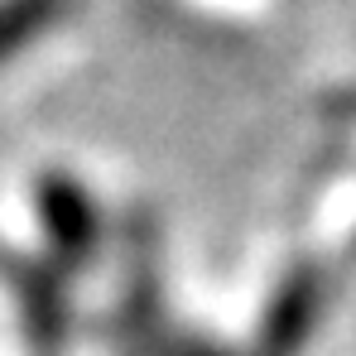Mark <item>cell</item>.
Returning <instances> with one entry per match:
<instances>
[{
	"label": "cell",
	"instance_id": "1",
	"mask_svg": "<svg viewBox=\"0 0 356 356\" xmlns=\"http://www.w3.org/2000/svg\"><path fill=\"white\" fill-rule=\"evenodd\" d=\"M39 212H44V227L49 241L63 260H82L97 241V212L87 202V193L72 183V178H44L39 183Z\"/></svg>",
	"mask_w": 356,
	"mask_h": 356
},
{
	"label": "cell",
	"instance_id": "2",
	"mask_svg": "<svg viewBox=\"0 0 356 356\" xmlns=\"http://www.w3.org/2000/svg\"><path fill=\"white\" fill-rule=\"evenodd\" d=\"M318 318V275L313 270H294L280 294L265 313V327H260V356H294L308 337Z\"/></svg>",
	"mask_w": 356,
	"mask_h": 356
},
{
	"label": "cell",
	"instance_id": "3",
	"mask_svg": "<svg viewBox=\"0 0 356 356\" xmlns=\"http://www.w3.org/2000/svg\"><path fill=\"white\" fill-rule=\"evenodd\" d=\"M10 280L19 289L24 303V318H29V332L39 347H58L63 342V303H58V284L44 275V270H19L10 265Z\"/></svg>",
	"mask_w": 356,
	"mask_h": 356
},
{
	"label": "cell",
	"instance_id": "4",
	"mask_svg": "<svg viewBox=\"0 0 356 356\" xmlns=\"http://www.w3.org/2000/svg\"><path fill=\"white\" fill-rule=\"evenodd\" d=\"M67 0H5L0 5V58L15 54L24 39H34Z\"/></svg>",
	"mask_w": 356,
	"mask_h": 356
},
{
	"label": "cell",
	"instance_id": "5",
	"mask_svg": "<svg viewBox=\"0 0 356 356\" xmlns=\"http://www.w3.org/2000/svg\"><path fill=\"white\" fill-rule=\"evenodd\" d=\"M174 356H227V352H217L207 342H188V347H174Z\"/></svg>",
	"mask_w": 356,
	"mask_h": 356
}]
</instances>
